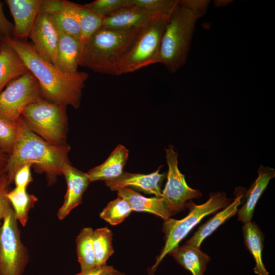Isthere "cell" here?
Wrapping results in <instances>:
<instances>
[{"label":"cell","mask_w":275,"mask_h":275,"mask_svg":"<svg viewBox=\"0 0 275 275\" xmlns=\"http://www.w3.org/2000/svg\"><path fill=\"white\" fill-rule=\"evenodd\" d=\"M4 41L18 53L36 78L42 97L66 106L79 107L82 91L89 77L87 73L78 71L73 74H65L41 57L32 43L13 38Z\"/></svg>","instance_id":"obj_1"},{"label":"cell","mask_w":275,"mask_h":275,"mask_svg":"<svg viewBox=\"0 0 275 275\" xmlns=\"http://www.w3.org/2000/svg\"><path fill=\"white\" fill-rule=\"evenodd\" d=\"M17 134L13 150L8 158L6 172L9 183L21 166L30 163L39 173H44L49 185L54 184L63 175L69 163L70 147L65 144L53 145L33 132L20 117L17 121Z\"/></svg>","instance_id":"obj_2"},{"label":"cell","mask_w":275,"mask_h":275,"mask_svg":"<svg viewBox=\"0 0 275 275\" xmlns=\"http://www.w3.org/2000/svg\"><path fill=\"white\" fill-rule=\"evenodd\" d=\"M210 1L178 0L168 19L156 63L171 73L176 72L186 62L198 21L206 13Z\"/></svg>","instance_id":"obj_3"},{"label":"cell","mask_w":275,"mask_h":275,"mask_svg":"<svg viewBox=\"0 0 275 275\" xmlns=\"http://www.w3.org/2000/svg\"><path fill=\"white\" fill-rule=\"evenodd\" d=\"M140 30L101 28L84 42L79 65L95 72L119 75L121 61Z\"/></svg>","instance_id":"obj_4"},{"label":"cell","mask_w":275,"mask_h":275,"mask_svg":"<svg viewBox=\"0 0 275 275\" xmlns=\"http://www.w3.org/2000/svg\"><path fill=\"white\" fill-rule=\"evenodd\" d=\"M66 108L41 96L25 108L21 117L33 132L53 145L61 146L66 144Z\"/></svg>","instance_id":"obj_5"},{"label":"cell","mask_w":275,"mask_h":275,"mask_svg":"<svg viewBox=\"0 0 275 275\" xmlns=\"http://www.w3.org/2000/svg\"><path fill=\"white\" fill-rule=\"evenodd\" d=\"M230 202L231 199L227 198L223 192L210 194L208 200L202 204L196 205L190 201L186 203L185 207L189 212L183 218L177 220L170 217L164 220L162 230L165 234V243L150 272H154L164 257L178 246L180 241L204 217L226 207Z\"/></svg>","instance_id":"obj_6"},{"label":"cell","mask_w":275,"mask_h":275,"mask_svg":"<svg viewBox=\"0 0 275 275\" xmlns=\"http://www.w3.org/2000/svg\"><path fill=\"white\" fill-rule=\"evenodd\" d=\"M168 18L156 17L141 29L121 61L120 75L156 63Z\"/></svg>","instance_id":"obj_7"},{"label":"cell","mask_w":275,"mask_h":275,"mask_svg":"<svg viewBox=\"0 0 275 275\" xmlns=\"http://www.w3.org/2000/svg\"><path fill=\"white\" fill-rule=\"evenodd\" d=\"M29 258L28 249L21 240L18 221L11 207L0 225V274L22 275Z\"/></svg>","instance_id":"obj_8"},{"label":"cell","mask_w":275,"mask_h":275,"mask_svg":"<svg viewBox=\"0 0 275 275\" xmlns=\"http://www.w3.org/2000/svg\"><path fill=\"white\" fill-rule=\"evenodd\" d=\"M41 96L39 83L29 71L10 81L0 93V116L17 122L25 108Z\"/></svg>","instance_id":"obj_9"},{"label":"cell","mask_w":275,"mask_h":275,"mask_svg":"<svg viewBox=\"0 0 275 275\" xmlns=\"http://www.w3.org/2000/svg\"><path fill=\"white\" fill-rule=\"evenodd\" d=\"M166 160L168 165L167 181L161 192V198L167 203L175 214L183 210L186 202L202 197L200 190L190 187L185 176L178 167V154L171 145L166 149Z\"/></svg>","instance_id":"obj_10"},{"label":"cell","mask_w":275,"mask_h":275,"mask_svg":"<svg viewBox=\"0 0 275 275\" xmlns=\"http://www.w3.org/2000/svg\"><path fill=\"white\" fill-rule=\"evenodd\" d=\"M29 37L32 40L34 49L39 56L54 65L59 32L48 13L40 11Z\"/></svg>","instance_id":"obj_11"},{"label":"cell","mask_w":275,"mask_h":275,"mask_svg":"<svg viewBox=\"0 0 275 275\" xmlns=\"http://www.w3.org/2000/svg\"><path fill=\"white\" fill-rule=\"evenodd\" d=\"M44 0H7L14 20L13 39L26 41L36 19L42 9Z\"/></svg>","instance_id":"obj_12"},{"label":"cell","mask_w":275,"mask_h":275,"mask_svg":"<svg viewBox=\"0 0 275 275\" xmlns=\"http://www.w3.org/2000/svg\"><path fill=\"white\" fill-rule=\"evenodd\" d=\"M67 190L64 201L58 210L59 219H64L70 212L82 202V196L91 181L87 174L73 167L70 163L65 166L63 171Z\"/></svg>","instance_id":"obj_13"},{"label":"cell","mask_w":275,"mask_h":275,"mask_svg":"<svg viewBox=\"0 0 275 275\" xmlns=\"http://www.w3.org/2000/svg\"><path fill=\"white\" fill-rule=\"evenodd\" d=\"M162 167L148 174L123 172L118 178L105 181V184L113 191L124 187H132L160 198L161 184L164 178V175L159 173Z\"/></svg>","instance_id":"obj_14"},{"label":"cell","mask_w":275,"mask_h":275,"mask_svg":"<svg viewBox=\"0 0 275 275\" xmlns=\"http://www.w3.org/2000/svg\"><path fill=\"white\" fill-rule=\"evenodd\" d=\"M84 44L81 40L59 32L54 65L67 74L78 72Z\"/></svg>","instance_id":"obj_15"},{"label":"cell","mask_w":275,"mask_h":275,"mask_svg":"<svg viewBox=\"0 0 275 275\" xmlns=\"http://www.w3.org/2000/svg\"><path fill=\"white\" fill-rule=\"evenodd\" d=\"M155 17L131 4L104 17L102 28L125 31L139 30Z\"/></svg>","instance_id":"obj_16"},{"label":"cell","mask_w":275,"mask_h":275,"mask_svg":"<svg viewBox=\"0 0 275 275\" xmlns=\"http://www.w3.org/2000/svg\"><path fill=\"white\" fill-rule=\"evenodd\" d=\"M117 191L118 196L125 200L132 211L151 213L164 221L175 214L161 197H145L129 187L121 188Z\"/></svg>","instance_id":"obj_17"},{"label":"cell","mask_w":275,"mask_h":275,"mask_svg":"<svg viewBox=\"0 0 275 275\" xmlns=\"http://www.w3.org/2000/svg\"><path fill=\"white\" fill-rule=\"evenodd\" d=\"M258 176L245 195V202L238 210V220L244 224L251 222L256 205L271 179L274 177V169L260 166Z\"/></svg>","instance_id":"obj_18"},{"label":"cell","mask_w":275,"mask_h":275,"mask_svg":"<svg viewBox=\"0 0 275 275\" xmlns=\"http://www.w3.org/2000/svg\"><path fill=\"white\" fill-rule=\"evenodd\" d=\"M129 156L128 150L122 145H118L108 158L101 164L90 170L87 173L90 181L114 180L124 172V167Z\"/></svg>","instance_id":"obj_19"},{"label":"cell","mask_w":275,"mask_h":275,"mask_svg":"<svg viewBox=\"0 0 275 275\" xmlns=\"http://www.w3.org/2000/svg\"><path fill=\"white\" fill-rule=\"evenodd\" d=\"M29 71L18 53L7 42L0 44V93L12 80Z\"/></svg>","instance_id":"obj_20"},{"label":"cell","mask_w":275,"mask_h":275,"mask_svg":"<svg viewBox=\"0 0 275 275\" xmlns=\"http://www.w3.org/2000/svg\"><path fill=\"white\" fill-rule=\"evenodd\" d=\"M169 254L192 275H204L210 260L209 256L203 252L200 248L186 243L175 248Z\"/></svg>","instance_id":"obj_21"},{"label":"cell","mask_w":275,"mask_h":275,"mask_svg":"<svg viewBox=\"0 0 275 275\" xmlns=\"http://www.w3.org/2000/svg\"><path fill=\"white\" fill-rule=\"evenodd\" d=\"M242 196L243 195L241 193L237 195L232 203L201 225L193 236L185 243L200 248L202 242L206 237L210 235L227 220L237 213Z\"/></svg>","instance_id":"obj_22"},{"label":"cell","mask_w":275,"mask_h":275,"mask_svg":"<svg viewBox=\"0 0 275 275\" xmlns=\"http://www.w3.org/2000/svg\"><path fill=\"white\" fill-rule=\"evenodd\" d=\"M242 233L245 246L255 261V273L258 275H269L262 258L264 239L263 232L256 223L250 222L242 226Z\"/></svg>","instance_id":"obj_23"},{"label":"cell","mask_w":275,"mask_h":275,"mask_svg":"<svg viewBox=\"0 0 275 275\" xmlns=\"http://www.w3.org/2000/svg\"><path fill=\"white\" fill-rule=\"evenodd\" d=\"M48 14L59 32L81 40L79 24L70 2L62 1L59 8Z\"/></svg>","instance_id":"obj_24"},{"label":"cell","mask_w":275,"mask_h":275,"mask_svg":"<svg viewBox=\"0 0 275 275\" xmlns=\"http://www.w3.org/2000/svg\"><path fill=\"white\" fill-rule=\"evenodd\" d=\"M15 216L18 222L23 227L27 224L29 212L37 202V198L27 192L26 189L15 187L6 194Z\"/></svg>","instance_id":"obj_25"},{"label":"cell","mask_w":275,"mask_h":275,"mask_svg":"<svg viewBox=\"0 0 275 275\" xmlns=\"http://www.w3.org/2000/svg\"><path fill=\"white\" fill-rule=\"evenodd\" d=\"M70 5L79 24L81 40L85 42L102 27L104 17L86 8L84 6L71 2Z\"/></svg>","instance_id":"obj_26"},{"label":"cell","mask_w":275,"mask_h":275,"mask_svg":"<svg viewBox=\"0 0 275 275\" xmlns=\"http://www.w3.org/2000/svg\"><path fill=\"white\" fill-rule=\"evenodd\" d=\"M93 231L91 227L83 228L75 240L76 254L80 271L96 266L93 244Z\"/></svg>","instance_id":"obj_27"},{"label":"cell","mask_w":275,"mask_h":275,"mask_svg":"<svg viewBox=\"0 0 275 275\" xmlns=\"http://www.w3.org/2000/svg\"><path fill=\"white\" fill-rule=\"evenodd\" d=\"M92 238L96 265L106 264L114 252L111 230L107 227L96 229L93 231Z\"/></svg>","instance_id":"obj_28"},{"label":"cell","mask_w":275,"mask_h":275,"mask_svg":"<svg viewBox=\"0 0 275 275\" xmlns=\"http://www.w3.org/2000/svg\"><path fill=\"white\" fill-rule=\"evenodd\" d=\"M132 211L128 203L118 197L109 202L100 214L101 218L112 225L122 223Z\"/></svg>","instance_id":"obj_29"},{"label":"cell","mask_w":275,"mask_h":275,"mask_svg":"<svg viewBox=\"0 0 275 275\" xmlns=\"http://www.w3.org/2000/svg\"><path fill=\"white\" fill-rule=\"evenodd\" d=\"M178 0H131L132 5L137 6L154 17L169 18Z\"/></svg>","instance_id":"obj_30"},{"label":"cell","mask_w":275,"mask_h":275,"mask_svg":"<svg viewBox=\"0 0 275 275\" xmlns=\"http://www.w3.org/2000/svg\"><path fill=\"white\" fill-rule=\"evenodd\" d=\"M17 134V123L0 116V148L10 154Z\"/></svg>","instance_id":"obj_31"},{"label":"cell","mask_w":275,"mask_h":275,"mask_svg":"<svg viewBox=\"0 0 275 275\" xmlns=\"http://www.w3.org/2000/svg\"><path fill=\"white\" fill-rule=\"evenodd\" d=\"M131 4V0H96L83 6L104 17Z\"/></svg>","instance_id":"obj_32"},{"label":"cell","mask_w":275,"mask_h":275,"mask_svg":"<svg viewBox=\"0 0 275 275\" xmlns=\"http://www.w3.org/2000/svg\"><path fill=\"white\" fill-rule=\"evenodd\" d=\"M31 167L32 166L30 163L25 164L15 172L13 181L14 182L16 187L27 189L29 184L33 181Z\"/></svg>","instance_id":"obj_33"},{"label":"cell","mask_w":275,"mask_h":275,"mask_svg":"<svg viewBox=\"0 0 275 275\" xmlns=\"http://www.w3.org/2000/svg\"><path fill=\"white\" fill-rule=\"evenodd\" d=\"M9 184L7 176L4 175L0 179V225L1 220L3 219L7 211L11 207L6 196Z\"/></svg>","instance_id":"obj_34"},{"label":"cell","mask_w":275,"mask_h":275,"mask_svg":"<svg viewBox=\"0 0 275 275\" xmlns=\"http://www.w3.org/2000/svg\"><path fill=\"white\" fill-rule=\"evenodd\" d=\"M13 33L14 24L6 17L0 1V44L6 40L12 38Z\"/></svg>","instance_id":"obj_35"},{"label":"cell","mask_w":275,"mask_h":275,"mask_svg":"<svg viewBox=\"0 0 275 275\" xmlns=\"http://www.w3.org/2000/svg\"><path fill=\"white\" fill-rule=\"evenodd\" d=\"M117 271L113 266L104 264L96 265L92 268L80 271L75 275H112Z\"/></svg>","instance_id":"obj_36"},{"label":"cell","mask_w":275,"mask_h":275,"mask_svg":"<svg viewBox=\"0 0 275 275\" xmlns=\"http://www.w3.org/2000/svg\"><path fill=\"white\" fill-rule=\"evenodd\" d=\"M3 150L0 148V179L4 175V173L6 172L8 158H6Z\"/></svg>","instance_id":"obj_37"},{"label":"cell","mask_w":275,"mask_h":275,"mask_svg":"<svg viewBox=\"0 0 275 275\" xmlns=\"http://www.w3.org/2000/svg\"><path fill=\"white\" fill-rule=\"evenodd\" d=\"M112 275H126V274L123 272H120L117 270L116 272L113 273Z\"/></svg>","instance_id":"obj_38"},{"label":"cell","mask_w":275,"mask_h":275,"mask_svg":"<svg viewBox=\"0 0 275 275\" xmlns=\"http://www.w3.org/2000/svg\"><path fill=\"white\" fill-rule=\"evenodd\" d=\"M1 275V274H0Z\"/></svg>","instance_id":"obj_39"}]
</instances>
